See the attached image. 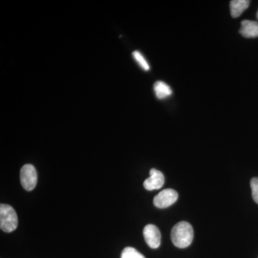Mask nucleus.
I'll return each instance as SVG.
<instances>
[{
    "mask_svg": "<svg viewBox=\"0 0 258 258\" xmlns=\"http://www.w3.org/2000/svg\"><path fill=\"white\" fill-rule=\"evenodd\" d=\"M154 91L159 99H164L172 94L171 88L163 81H157L154 83Z\"/></svg>",
    "mask_w": 258,
    "mask_h": 258,
    "instance_id": "obj_9",
    "label": "nucleus"
},
{
    "mask_svg": "<svg viewBox=\"0 0 258 258\" xmlns=\"http://www.w3.org/2000/svg\"><path fill=\"white\" fill-rule=\"evenodd\" d=\"M20 181L26 191L35 189L37 182V174L35 166L28 164L24 165L20 170Z\"/></svg>",
    "mask_w": 258,
    "mask_h": 258,
    "instance_id": "obj_3",
    "label": "nucleus"
},
{
    "mask_svg": "<svg viewBox=\"0 0 258 258\" xmlns=\"http://www.w3.org/2000/svg\"><path fill=\"white\" fill-rule=\"evenodd\" d=\"M120 258H146L137 249L132 247H127L122 251Z\"/></svg>",
    "mask_w": 258,
    "mask_h": 258,
    "instance_id": "obj_11",
    "label": "nucleus"
},
{
    "mask_svg": "<svg viewBox=\"0 0 258 258\" xmlns=\"http://www.w3.org/2000/svg\"><path fill=\"white\" fill-rule=\"evenodd\" d=\"M252 196L254 201L258 205V177H254L250 181Z\"/></svg>",
    "mask_w": 258,
    "mask_h": 258,
    "instance_id": "obj_12",
    "label": "nucleus"
},
{
    "mask_svg": "<svg viewBox=\"0 0 258 258\" xmlns=\"http://www.w3.org/2000/svg\"><path fill=\"white\" fill-rule=\"evenodd\" d=\"M132 55H133L134 60L137 61V63L139 64V66H140L142 69L144 70L145 71H148L150 70V66H149V63H148L147 60H146L145 57H144V55H142L139 51H134L133 53H132Z\"/></svg>",
    "mask_w": 258,
    "mask_h": 258,
    "instance_id": "obj_10",
    "label": "nucleus"
},
{
    "mask_svg": "<svg viewBox=\"0 0 258 258\" xmlns=\"http://www.w3.org/2000/svg\"><path fill=\"white\" fill-rule=\"evenodd\" d=\"M177 191L172 189H166L158 194L154 199V205L159 209L169 208L178 200Z\"/></svg>",
    "mask_w": 258,
    "mask_h": 258,
    "instance_id": "obj_4",
    "label": "nucleus"
},
{
    "mask_svg": "<svg viewBox=\"0 0 258 258\" xmlns=\"http://www.w3.org/2000/svg\"><path fill=\"white\" fill-rule=\"evenodd\" d=\"M18 225V215L13 207L1 204L0 205V228L5 232H13Z\"/></svg>",
    "mask_w": 258,
    "mask_h": 258,
    "instance_id": "obj_2",
    "label": "nucleus"
},
{
    "mask_svg": "<svg viewBox=\"0 0 258 258\" xmlns=\"http://www.w3.org/2000/svg\"><path fill=\"white\" fill-rule=\"evenodd\" d=\"M144 240L151 248L157 249L161 244V232L157 226L147 225L143 231Z\"/></svg>",
    "mask_w": 258,
    "mask_h": 258,
    "instance_id": "obj_5",
    "label": "nucleus"
},
{
    "mask_svg": "<svg viewBox=\"0 0 258 258\" xmlns=\"http://www.w3.org/2000/svg\"><path fill=\"white\" fill-rule=\"evenodd\" d=\"M164 174L161 171L152 169L150 170V176L144 181V188L149 191L161 189L164 186Z\"/></svg>",
    "mask_w": 258,
    "mask_h": 258,
    "instance_id": "obj_6",
    "label": "nucleus"
},
{
    "mask_svg": "<svg viewBox=\"0 0 258 258\" xmlns=\"http://www.w3.org/2000/svg\"><path fill=\"white\" fill-rule=\"evenodd\" d=\"M250 2L248 0H232L230 2V8L232 18H237L248 8Z\"/></svg>",
    "mask_w": 258,
    "mask_h": 258,
    "instance_id": "obj_8",
    "label": "nucleus"
},
{
    "mask_svg": "<svg viewBox=\"0 0 258 258\" xmlns=\"http://www.w3.org/2000/svg\"><path fill=\"white\" fill-rule=\"evenodd\" d=\"M171 238L176 247L183 249L189 247L194 238L192 226L187 222H178L171 230Z\"/></svg>",
    "mask_w": 258,
    "mask_h": 258,
    "instance_id": "obj_1",
    "label": "nucleus"
},
{
    "mask_svg": "<svg viewBox=\"0 0 258 258\" xmlns=\"http://www.w3.org/2000/svg\"><path fill=\"white\" fill-rule=\"evenodd\" d=\"M240 33L246 38H255L258 37V23L246 20L241 23Z\"/></svg>",
    "mask_w": 258,
    "mask_h": 258,
    "instance_id": "obj_7",
    "label": "nucleus"
},
{
    "mask_svg": "<svg viewBox=\"0 0 258 258\" xmlns=\"http://www.w3.org/2000/svg\"><path fill=\"white\" fill-rule=\"evenodd\" d=\"M257 20H258V11H257Z\"/></svg>",
    "mask_w": 258,
    "mask_h": 258,
    "instance_id": "obj_13",
    "label": "nucleus"
}]
</instances>
